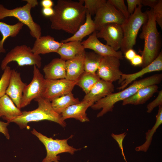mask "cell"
I'll return each mask as SVG.
<instances>
[{
  "instance_id": "1",
  "label": "cell",
  "mask_w": 162,
  "mask_h": 162,
  "mask_svg": "<svg viewBox=\"0 0 162 162\" xmlns=\"http://www.w3.org/2000/svg\"><path fill=\"white\" fill-rule=\"evenodd\" d=\"M83 0H58L54 14L50 17L51 27L73 34L85 22L86 10Z\"/></svg>"
},
{
  "instance_id": "2",
  "label": "cell",
  "mask_w": 162,
  "mask_h": 162,
  "mask_svg": "<svg viewBox=\"0 0 162 162\" xmlns=\"http://www.w3.org/2000/svg\"><path fill=\"white\" fill-rule=\"evenodd\" d=\"M162 80V74L153 75L134 81L132 84L122 90L112 93L99 100L91 106L94 110H101L97 115L99 118L107 112L113 110L114 105L117 102L129 98L136 93L140 89L148 86L159 84Z\"/></svg>"
},
{
  "instance_id": "3",
  "label": "cell",
  "mask_w": 162,
  "mask_h": 162,
  "mask_svg": "<svg viewBox=\"0 0 162 162\" xmlns=\"http://www.w3.org/2000/svg\"><path fill=\"white\" fill-rule=\"evenodd\" d=\"M148 19L142 26L140 38L144 40L143 50L141 52L143 63L141 66L145 67L152 62L159 54L160 42L159 34L156 26V22L153 10L151 8L145 11Z\"/></svg>"
},
{
  "instance_id": "4",
  "label": "cell",
  "mask_w": 162,
  "mask_h": 162,
  "mask_svg": "<svg viewBox=\"0 0 162 162\" xmlns=\"http://www.w3.org/2000/svg\"><path fill=\"white\" fill-rule=\"evenodd\" d=\"M34 100L38 103V108L30 111L22 112V114L12 122L16 124L21 129L26 128L29 122L44 120L54 122L63 127L66 126V124L62 120L61 115L56 112L53 109L51 102L42 96Z\"/></svg>"
},
{
  "instance_id": "5",
  "label": "cell",
  "mask_w": 162,
  "mask_h": 162,
  "mask_svg": "<svg viewBox=\"0 0 162 162\" xmlns=\"http://www.w3.org/2000/svg\"><path fill=\"white\" fill-rule=\"evenodd\" d=\"M142 4L138 5L121 25L123 37L120 49L123 54L128 50L133 49L136 44L139 30L147 21L148 15L146 12H142Z\"/></svg>"
},
{
  "instance_id": "6",
  "label": "cell",
  "mask_w": 162,
  "mask_h": 162,
  "mask_svg": "<svg viewBox=\"0 0 162 162\" xmlns=\"http://www.w3.org/2000/svg\"><path fill=\"white\" fill-rule=\"evenodd\" d=\"M27 3L24 5L9 9L0 4V20L7 17H14L19 21L27 26L30 30L31 35L36 39L41 36V28L39 25L34 21L31 14V10L37 5L38 3L36 0H24Z\"/></svg>"
},
{
  "instance_id": "7",
  "label": "cell",
  "mask_w": 162,
  "mask_h": 162,
  "mask_svg": "<svg viewBox=\"0 0 162 162\" xmlns=\"http://www.w3.org/2000/svg\"><path fill=\"white\" fill-rule=\"evenodd\" d=\"M32 134L35 136L44 146L46 151V155L42 162H59L60 160L59 154L63 153H68L71 154L80 149L74 148L69 146L68 140L71 138L64 139H54L52 137H48L33 129L31 131Z\"/></svg>"
},
{
  "instance_id": "8",
  "label": "cell",
  "mask_w": 162,
  "mask_h": 162,
  "mask_svg": "<svg viewBox=\"0 0 162 162\" xmlns=\"http://www.w3.org/2000/svg\"><path fill=\"white\" fill-rule=\"evenodd\" d=\"M41 61L40 55L34 53L30 47L25 45L17 46L6 54L2 61L1 68L4 70L9 63L16 62L19 66L35 65L39 68L41 65Z\"/></svg>"
},
{
  "instance_id": "9",
  "label": "cell",
  "mask_w": 162,
  "mask_h": 162,
  "mask_svg": "<svg viewBox=\"0 0 162 162\" xmlns=\"http://www.w3.org/2000/svg\"><path fill=\"white\" fill-rule=\"evenodd\" d=\"M33 77L31 82L25 87L21 99V109L29 105L35 98L42 96L45 87V81L39 68L34 65Z\"/></svg>"
},
{
  "instance_id": "10",
  "label": "cell",
  "mask_w": 162,
  "mask_h": 162,
  "mask_svg": "<svg viewBox=\"0 0 162 162\" xmlns=\"http://www.w3.org/2000/svg\"><path fill=\"white\" fill-rule=\"evenodd\" d=\"M77 81L78 80L71 81L66 79H46L45 89L42 97L51 102L57 98L72 92Z\"/></svg>"
},
{
  "instance_id": "11",
  "label": "cell",
  "mask_w": 162,
  "mask_h": 162,
  "mask_svg": "<svg viewBox=\"0 0 162 162\" xmlns=\"http://www.w3.org/2000/svg\"><path fill=\"white\" fill-rule=\"evenodd\" d=\"M126 19L120 11L106 1L95 14L94 21L96 30L98 31L102 26L107 24L115 23L121 25Z\"/></svg>"
},
{
  "instance_id": "12",
  "label": "cell",
  "mask_w": 162,
  "mask_h": 162,
  "mask_svg": "<svg viewBox=\"0 0 162 162\" xmlns=\"http://www.w3.org/2000/svg\"><path fill=\"white\" fill-rule=\"evenodd\" d=\"M120 60L113 56H104L96 74L100 79L113 82L119 80L122 72L120 69Z\"/></svg>"
},
{
  "instance_id": "13",
  "label": "cell",
  "mask_w": 162,
  "mask_h": 162,
  "mask_svg": "<svg viewBox=\"0 0 162 162\" xmlns=\"http://www.w3.org/2000/svg\"><path fill=\"white\" fill-rule=\"evenodd\" d=\"M96 36L98 38L104 39L106 44L116 51L121 47L123 34L120 25L115 23L105 25L97 31Z\"/></svg>"
},
{
  "instance_id": "14",
  "label": "cell",
  "mask_w": 162,
  "mask_h": 162,
  "mask_svg": "<svg viewBox=\"0 0 162 162\" xmlns=\"http://www.w3.org/2000/svg\"><path fill=\"white\" fill-rule=\"evenodd\" d=\"M97 31H94L87 39L81 42L85 49H88L92 50L93 52L103 57L113 56L120 60L123 59L124 56L121 51H116L109 46L102 43L97 37Z\"/></svg>"
},
{
  "instance_id": "15",
  "label": "cell",
  "mask_w": 162,
  "mask_h": 162,
  "mask_svg": "<svg viewBox=\"0 0 162 162\" xmlns=\"http://www.w3.org/2000/svg\"><path fill=\"white\" fill-rule=\"evenodd\" d=\"M162 70V52L161 51L152 62L147 66L142 68L139 71L131 74L123 73L121 79L118 80V83L121 84V86L117 88V89L119 90L124 89L133 81L146 74Z\"/></svg>"
},
{
  "instance_id": "16",
  "label": "cell",
  "mask_w": 162,
  "mask_h": 162,
  "mask_svg": "<svg viewBox=\"0 0 162 162\" xmlns=\"http://www.w3.org/2000/svg\"><path fill=\"white\" fill-rule=\"evenodd\" d=\"M27 85L23 82L20 74L14 69L11 70L8 86L6 94L12 100L16 107L21 109L20 104L24 89Z\"/></svg>"
},
{
  "instance_id": "17",
  "label": "cell",
  "mask_w": 162,
  "mask_h": 162,
  "mask_svg": "<svg viewBox=\"0 0 162 162\" xmlns=\"http://www.w3.org/2000/svg\"><path fill=\"white\" fill-rule=\"evenodd\" d=\"M114 91V86L112 82L100 79L86 94L82 101L90 102L93 104Z\"/></svg>"
},
{
  "instance_id": "18",
  "label": "cell",
  "mask_w": 162,
  "mask_h": 162,
  "mask_svg": "<svg viewBox=\"0 0 162 162\" xmlns=\"http://www.w3.org/2000/svg\"><path fill=\"white\" fill-rule=\"evenodd\" d=\"M93 104L89 102L82 101L67 108L61 114L62 120L74 118L83 122L89 121L86 113L88 108Z\"/></svg>"
},
{
  "instance_id": "19",
  "label": "cell",
  "mask_w": 162,
  "mask_h": 162,
  "mask_svg": "<svg viewBox=\"0 0 162 162\" xmlns=\"http://www.w3.org/2000/svg\"><path fill=\"white\" fill-rule=\"evenodd\" d=\"M62 44V42L56 41L50 35L41 36L36 39L32 50L34 53L37 55L56 53Z\"/></svg>"
},
{
  "instance_id": "20",
  "label": "cell",
  "mask_w": 162,
  "mask_h": 162,
  "mask_svg": "<svg viewBox=\"0 0 162 162\" xmlns=\"http://www.w3.org/2000/svg\"><path fill=\"white\" fill-rule=\"evenodd\" d=\"M45 79L56 80L65 79L66 61L60 58L53 59L43 69Z\"/></svg>"
},
{
  "instance_id": "21",
  "label": "cell",
  "mask_w": 162,
  "mask_h": 162,
  "mask_svg": "<svg viewBox=\"0 0 162 162\" xmlns=\"http://www.w3.org/2000/svg\"><path fill=\"white\" fill-rule=\"evenodd\" d=\"M85 52V51L74 58L66 61L65 79L71 81L76 80L85 71L84 59Z\"/></svg>"
},
{
  "instance_id": "22",
  "label": "cell",
  "mask_w": 162,
  "mask_h": 162,
  "mask_svg": "<svg viewBox=\"0 0 162 162\" xmlns=\"http://www.w3.org/2000/svg\"><path fill=\"white\" fill-rule=\"evenodd\" d=\"M157 85H152L140 89L132 96L122 101V104L139 105L145 103L158 91Z\"/></svg>"
},
{
  "instance_id": "23",
  "label": "cell",
  "mask_w": 162,
  "mask_h": 162,
  "mask_svg": "<svg viewBox=\"0 0 162 162\" xmlns=\"http://www.w3.org/2000/svg\"><path fill=\"white\" fill-rule=\"evenodd\" d=\"M22 113L20 109L16 107L7 94L0 98V118L9 123Z\"/></svg>"
},
{
  "instance_id": "24",
  "label": "cell",
  "mask_w": 162,
  "mask_h": 162,
  "mask_svg": "<svg viewBox=\"0 0 162 162\" xmlns=\"http://www.w3.org/2000/svg\"><path fill=\"white\" fill-rule=\"evenodd\" d=\"M96 31V26L94 20L92 19L91 15L86 11L84 22L71 36L62 40L61 42L64 43L71 41L81 42L84 37Z\"/></svg>"
},
{
  "instance_id": "25",
  "label": "cell",
  "mask_w": 162,
  "mask_h": 162,
  "mask_svg": "<svg viewBox=\"0 0 162 162\" xmlns=\"http://www.w3.org/2000/svg\"><path fill=\"white\" fill-rule=\"evenodd\" d=\"M85 51L81 42L71 41L62 44L56 52L60 56V58L66 61L73 58L78 55Z\"/></svg>"
},
{
  "instance_id": "26",
  "label": "cell",
  "mask_w": 162,
  "mask_h": 162,
  "mask_svg": "<svg viewBox=\"0 0 162 162\" xmlns=\"http://www.w3.org/2000/svg\"><path fill=\"white\" fill-rule=\"evenodd\" d=\"M24 25L20 21L13 25L0 21V32L2 35V39L0 40V54L1 53L6 52V50L3 47L5 40L9 37H15L16 36Z\"/></svg>"
},
{
  "instance_id": "27",
  "label": "cell",
  "mask_w": 162,
  "mask_h": 162,
  "mask_svg": "<svg viewBox=\"0 0 162 162\" xmlns=\"http://www.w3.org/2000/svg\"><path fill=\"white\" fill-rule=\"evenodd\" d=\"M80 102L79 99L75 98L71 92L53 100L51 103L54 111L61 114L68 107Z\"/></svg>"
},
{
  "instance_id": "28",
  "label": "cell",
  "mask_w": 162,
  "mask_h": 162,
  "mask_svg": "<svg viewBox=\"0 0 162 162\" xmlns=\"http://www.w3.org/2000/svg\"><path fill=\"white\" fill-rule=\"evenodd\" d=\"M158 107V112L156 116L155 123L152 128L146 132L145 142L141 145L135 148V150L137 152L143 151L146 152L147 151L151 144L154 134L162 123V105L159 106Z\"/></svg>"
},
{
  "instance_id": "29",
  "label": "cell",
  "mask_w": 162,
  "mask_h": 162,
  "mask_svg": "<svg viewBox=\"0 0 162 162\" xmlns=\"http://www.w3.org/2000/svg\"><path fill=\"white\" fill-rule=\"evenodd\" d=\"M103 56L94 52H85L84 59L85 71L96 74Z\"/></svg>"
},
{
  "instance_id": "30",
  "label": "cell",
  "mask_w": 162,
  "mask_h": 162,
  "mask_svg": "<svg viewBox=\"0 0 162 162\" xmlns=\"http://www.w3.org/2000/svg\"><path fill=\"white\" fill-rule=\"evenodd\" d=\"M100 79L96 73L84 71L78 79L76 85L81 88L86 94Z\"/></svg>"
},
{
  "instance_id": "31",
  "label": "cell",
  "mask_w": 162,
  "mask_h": 162,
  "mask_svg": "<svg viewBox=\"0 0 162 162\" xmlns=\"http://www.w3.org/2000/svg\"><path fill=\"white\" fill-rule=\"evenodd\" d=\"M86 11L91 16L96 14L99 9L106 2L105 0H83Z\"/></svg>"
},
{
  "instance_id": "32",
  "label": "cell",
  "mask_w": 162,
  "mask_h": 162,
  "mask_svg": "<svg viewBox=\"0 0 162 162\" xmlns=\"http://www.w3.org/2000/svg\"><path fill=\"white\" fill-rule=\"evenodd\" d=\"M12 69L7 66L4 70V72L0 79V98L6 94L8 86Z\"/></svg>"
},
{
  "instance_id": "33",
  "label": "cell",
  "mask_w": 162,
  "mask_h": 162,
  "mask_svg": "<svg viewBox=\"0 0 162 162\" xmlns=\"http://www.w3.org/2000/svg\"><path fill=\"white\" fill-rule=\"evenodd\" d=\"M107 2L113 5L120 11L126 19L129 17L130 15L128 10L127 7L124 0H108Z\"/></svg>"
},
{
  "instance_id": "34",
  "label": "cell",
  "mask_w": 162,
  "mask_h": 162,
  "mask_svg": "<svg viewBox=\"0 0 162 162\" xmlns=\"http://www.w3.org/2000/svg\"><path fill=\"white\" fill-rule=\"evenodd\" d=\"M155 20L161 29L162 28V0H158L157 3L152 9Z\"/></svg>"
},
{
  "instance_id": "35",
  "label": "cell",
  "mask_w": 162,
  "mask_h": 162,
  "mask_svg": "<svg viewBox=\"0 0 162 162\" xmlns=\"http://www.w3.org/2000/svg\"><path fill=\"white\" fill-rule=\"evenodd\" d=\"M162 105V90L158 92L157 97L147 106V112L150 113L154 109L158 106Z\"/></svg>"
},
{
  "instance_id": "36",
  "label": "cell",
  "mask_w": 162,
  "mask_h": 162,
  "mask_svg": "<svg viewBox=\"0 0 162 162\" xmlns=\"http://www.w3.org/2000/svg\"><path fill=\"white\" fill-rule=\"evenodd\" d=\"M128 10L130 15L134 11L137 6L142 4V0H127Z\"/></svg>"
},
{
  "instance_id": "37",
  "label": "cell",
  "mask_w": 162,
  "mask_h": 162,
  "mask_svg": "<svg viewBox=\"0 0 162 162\" xmlns=\"http://www.w3.org/2000/svg\"><path fill=\"white\" fill-rule=\"evenodd\" d=\"M126 135V134H125V132L119 135H116L114 134H112L111 135L118 142L119 146L121 150L122 154L125 160L126 159L123 152L122 143L123 139Z\"/></svg>"
},
{
  "instance_id": "38",
  "label": "cell",
  "mask_w": 162,
  "mask_h": 162,
  "mask_svg": "<svg viewBox=\"0 0 162 162\" xmlns=\"http://www.w3.org/2000/svg\"><path fill=\"white\" fill-rule=\"evenodd\" d=\"M9 123L0 121V132L2 133L8 140L9 139L10 136L7 127Z\"/></svg>"
},
{
  "instance_id": "39",
  "label": "cell",
  "mask_w": 162,
  "mask_h": 162,
  "mask_svg": "<svg viewBox=\"0 0 162 162\" xmlns=\"http://www.w3.org/2000/svg\"><path fill=\"white\" fill-rule=\"evenodd\" d=\"M130 62L134 66H141L143 63V58L141 56L136 54Z\"/></svg>"
},
{
  "instance_id": "40",
  "label": "cell",
  "mask_w": 162,
  "mask_h": 162,
  "mask_svg": "<svg viewBox=\"0 0 162 162\" xmlns=\"http://www.w3.org/2000/svg\"><path fill=\"white\" fill-rule=\"evenodd\" d=\"M125 58L129 61H130L136 54V52L133 49L127 50L124 54Z\"/></svg>"
},
{
  "instance_id": "41",
  "label": "cell",
  "mask_w": 162,
  "mask_h": 162,
  "mask_svg": "<svg viewBox=\"0 0 162 162\" xmlns=\"http://www.w3.org/2000/svg\"><path fill=\"white\" fill-rule=\"evenodd\" d=\"M158 1V0H142V5L149 6L152 9Z\"/></svg>"
},
{
  "instance_id": "42",
  "label": "cell",
  "mask_w": 162,
  "mask_h": 162,
  "mask_svg": "<svg viewBox=\"0 0 162 162\" xmlns=\"http://www.w3.org/2000/svg\"><path fill=\"white\" fill-rule=\"evenodd\" d=\"M42 12L44 16L50 17L54 14V11L52 8H43Z\"/></svg>"
},
{
  "instance_id": "43",
  "label": "cell",
  "mask_w": 162,
  "mask_h": 162,
  "mask_svg": "<svg viewBox=\"0 0 162 162\" xmlns=\"http://www.w3.org/2000/svg\"><path fill=\"white\" fill-rule=\"evenodd\" d=\"M40 3L43 8H52L53 5V2L51 0H42Z\"/></svg>"
},
{
  "instance_id": "44",
  "label": "cell",
  "mask_w": 162,
  "mask_h": 162,
  "mask_svg": "<svg viewBox=\"0 0 162 162\" xmlns=\"http://www.w3.org/2000/svg\"><path fill=\"white\" fill-rule=\"evenodd\" d=\"M125 161H126V162H127V161L126 160H125Z\"/></svg>"
}]
</instances>
